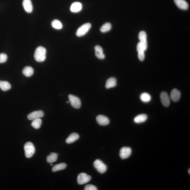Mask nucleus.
<instances>
[{"mask_svg": "<svg viewBox=\"0 0 190 190\" xmlns=\"http://www.w3.org/2000/svg\"><path fill=\"white\" fill-rule=\"evenodd\" d=\"M67 167V165L65 163H61L57 164L53 166L52 169L53 172H56L60 170H64Z\"/></svg>", "mask_w": 190, "mask_h": 190, "instance_id": "obj_23", "label": "nucleus"}, {"mask_svg": "<svg viewBox=\"0 0 190 190\" xmlns=\"http://www.w3.org/2000/svg\"><path fill=\"white\" fill-rule=\"evenodd\" d=\"M58 155L57 153L52 152L47 157V161L48 163H53L57 161Z\"/></svg>", "mask_w": 190, "mask_h": 190, "instance_id": "obj_22", "label": "nucleus"}, {"mask_svg": "<svg viewBox=\"0 0 190 190\" xmlns=\"http://www.w3.org/2000/svg\"><path fill=\"white\" fill-rule=\"evenodd\" d=\"M138 58L141 61H143L144 60L145 55L144 52H141L138 53Z\"/></svg>", "mask_w": 190, "mask_h": 190, "instance_id": "obj_31", "label": "nucleus"}, {"mask_svg": "<svg viewBox=\"0 0 190 190\" xmlns=\"http://www.w3.org/2000/svg\"><path fill=\"white\" fill-rule=\"evenodd\" d=\"M116 80L115 77H111L108 79L105 85L107 89L116 87Z\"/></svg>", "mask_w": 190, "mask_h": 190, "instance_id": "obj_16", "label": "nucleus"}, {"mask_svg": "<svg viewBox=\"0 0 190 190\" xmlns=\"http://www.w3.org/2000/svg\"><path fill=\"white\" fill-rule=\"evenodd\" d=\"M175 3L180 9L186 10L188 8V4L185 0H174Z\"/></svg>", "mask_w": 190, "mask_h": 190, "instance_id": "obj_12", "label": "nucleus"}, {"mask_svg": "<svg viewBox=\"0 0 190 190\" xmlns=\"http://www.w3.org/2000/svg\"><path fill=\"white\" fill-rule=\"evenodd\" d=\"M151 96L150 95L147 93H143L140 96V99L142 102L144 103H148L151 100Z\"/></svg>", "mask_w": 190, "mask_h": 190, "instance_id": "obj_25", "label": "nucleus"}, {"mask_svg": "<svg viewBox=\"0 0 190 190\" xmlns=\"http://www.w3.org/2000/svg\"><path fill=\"white\" fill-rule=\"evenodd\" d=\"M0 88L4 91H7L11 88L10 84L7 81L0 80Z\"/></svg>", "mask_w": 190, "mask_h": 190, "instance_id": "obj_21", "label": "nucleus"}, {"mask_svg": "<svg viewBox=\"0 0 190 190\" xmlns=\"http://www.w3.org/2000/svg\"><path fill=\"white\" fill-rule=\"evenodd\" d=\"M46 50L42 46L38 47L36 49L34 53V58L37 61H44L46 58Z\"/></svg>", "mask_w": 190, "mask_h": 190, "instance_id": "obj_1", "label": "nucleus"}, {"mask_svg": "<svg viewBox=\"0 0 190 190\" xmlns=\"http://www.w3.org/2000/svg\"><path fill=\"white\" fill-rule=\"evenodd\" d=\"M23 5L26 12L29 13L32 12L33 6L31 0H23Z\"/></svg>", "mask_w": 190, "mask_h": 190, "instance_id": "obj_11", "label": "nucleus"}, {"mask_svg": "<svg viewBox=\"0 0 190 190\" xmlns=\"http://www.w3.org/2000/svg\"><path fill=\"white\" fill-rule=\"evenodd\" d=\"M96 120L99 125L102 126H105L108 125L110 123L109 119L107 116L102 115H99L97 116Z\"/></svg>", "mask_w": 190, "mask_h": 190, "instance_id": "obj_10", "label": "nucleus"}, {"mask_svg": "<svg viewBox=\"0 0 190 190\" xmlns=\"http://www.w3.org/2000/svg\"><path fill=\"white\" fill-rule=\"evenodd\" d=\"M91 179V176L86 173H81L77 176V182L79 185H83L89 182Z\"/></svg>", "mask_w": 190, "mask_h": 190, "instance_id": "obj_6", "label": "nucleus"}, {"mask_svg": "<svg viewBox=\"0 0 190 190\" xmlns=\"http://www.w3.org/2000/svg\"><path fill=\"white\" fill-rule=\"evenodd\" d=\"M69 101L72 106L75 109H79L81 107V102L78 97L73 95H69Z\"/></svg>", "mask_w": 190, "mask_h": 190, "instance_id": "obj_5", "label": "nucleus"}, {"mask_svg": "<svg viewBox=\"0 0 190 190\" xmlns=\"http://www.w3.org/2000/svg\"><path fill=\"white\" fill-rule=\"evenodd\" d=\"M147 118L148 116L146 114H139L134 119V122L136 123H141L146 121Z\"/></svg>", "mask_w": 190, "mask_h": 190, "instance_id": "obj_18", "label": "nucleus"}, {"mask_svg": "<svg viewBox=\"0 0 190 190\" xmlns=\"http://www.w3.org/2000/svg\"><path fill=\"white\" fill-rule=\"evenodd\" d=\"M85 190H98L97 188L94 185H86L84 188Z\"/></svg>", "mask_w": 190, "mask_h": 190, "instance_id": "obj_30", "label": "nucleus"}, {"mask_svg": "<svg viewBox=\"0 0 190 190\" xmlns=\"http://www.w3.org/2000/svg\"><path fill=\"white\" fill-rule=\"evenodd\" d=\"M91 27V25L90 23H85L79 28L76 32L77 36H83L87 33Z\"/></svg>", "mask_w": 190, "mask_h": 190, "instance_id": "obj_4", "label": "nucleus"}, {"mask_svg": "<svg viewBox=\"0 0 190 190\" xmlns=\"http://www.w3.org/2000/svg\"><path fill=\"white\" fill-rule=\"evenodd\" d=\"M79 136L78 134L76 133H73L69 136L66 140V142L68 144H71L77 140L79 139Z\"/></svg>", "mask_w": 190, "mask_h": 190, "instance_id": "obj_19", "label": "nucleus"}, {"mask_svg": "<svg viewBox=\"0 0 190 190\" xmlns=\"http://www.w3.org/2000/svg\"><path fill=\"white\" fill-rule=\"evenodd\" d=\"M146 49L141 42H139L138 43L137 46V50L138 53L144 52L146 50Z\"/></svg>", "mask_w": 190, "mask_h": 190, "instance_id": "obj_28", "label": "nucleus"}, {"mask_svg": "<svg viewBox=\"0 0 190 190\" xmlns=\"http://www.w3.org/2000/svg\"><path fill=\"white\" fill-rule=\"evenodd\" d=\"M44 112L42 110H38L31 112L28 115L27 117L29 120H33L36 119L43 117Z\"/></svg>", "mask_w": 190, "mask_h": 190, "instance_id": "obj_8", "label": "nucleus"}, {"mask_svg": "<svg viewBox=\"0 0 190 190\" xmlns=\"http://www.w3.org/2000/svg\"><path fill=\"white\" fill-rule=\"evenodd\" d=\"M67 103H68V101H67Z\"/></svg>", "mask_w": 190, "mask_h": 190, "instance_id": "obj_34", "label": "nucleus"}, {"mask_svg": "<svg viewBox=\"0 0 190 190\" xmlns=\"http://www.w3.org/2000/svg\"><path fill=\"white\" fill-rule=\"evenodd\" d=\"M34 72V69L31 66L25 67L22 70L23 74L28 77H31L33 74Z\"/></svg>", "mask_w": 190, "mask_h": 190, "instance_id": "obj_20", "label": "nucleus"}, {"mask_svg": "<svg viewBox=\"0 0 190 190\" xmlns=\"http://www.w3.org/2000/svg\"><path fill=\"white\" fill-rule=\"evenodd\" d=\"M95 54L96 57L100 59H103L105 57L104 54L103 53V50L102 48L99 45L95 47Z\"/></svg>", "mask_w": 190, "mask_h": 190, "instance_id": "obj_14", "label": "nucleus"}, {"mask_svg": "<svg viewBox=\"0 0 190 190\" xmlns=\"http://www.w3.org/2000/svg\"><path fill=\"white\" fill-rule=\"evenodd\" d=\"M51 25L52 26L56 29H60L62 28L61 23L57 19H55L52 21Z\"/></svg>", "mask_w": 190, "mask_h": 190, "instance_id": "obj_27", "label": "nucleus"}, {"mask_svg": "<svg viewBox=\"0 0 190 190\" xmlns=\"http://www.w3.org/2000/svg\"><path fill=\"white\" fill-rule=\"evenodd\" d=\"M160 99L161 103L164 106H169L170 104V99L167 93L162 92L160 95Z\"/></svg>", "mask_w": 190, "mask_h": 190, "instance_id": "obj_9", "label": "nucleus"}, {"mask_svg": "<svg viewBox=\"0 0 190 190\" xmlns=\"http://www.w3.org/2000/svg\"><path fill=\"white\" fill-rule=\"evenodd\" d=\"M42 124V120L40 118L36 119L32 121L31 126L34 129H38L40 128Z\"/></svg>", "mask_w": 190, "mask_h": 190, "instance_id": "obj_24", "label": "nucleus"}, {"mask_svg": "<svg viewBox=\"0 0 190 190\" xmlns=\"http://www.w3.org/2000/svg\"><path fill=\"white\" fill-rule=\"evenodd\" d=\"M51 165H53V164H51Z\"/></svg>", "mask_w": 190, "mask_h": 190, "instance_id": "obj_33", "label": "nucleus"}, {"mask_svg": "<svg viewBox=\"0 0 190 190\" xmlns=\"http://www.w3.org/2000/svg\"><path fill=\"white\" fill-rule=\"evenodd\" d=\"M181 97V93L178 90L174 89L172 90L170 94V98L172 100L177 102L180 100Z\"/></svg>", "mask_w": 190, "mask_h": 190, "instance_id": "obj_15", "label": "nucleus"}, {"mask_svg": "<svg viewBox=\"0 0 190 190\" xmlns=\"http://www.w3.org/2000/svg\"><path fill=\"white\" fill-rule=\"evenodd\" d=\"M132 153V150L131 148L129 147H124L121 149L120 151V156L121 158L125 159L128 158Z\"/></svg>", "mask_w": 190, "mask_h": 190, "instance_id": "obj_7", "label": "nucleus"}, {"mask_svg": "<svg viewBox=\"0 0 190 190\" xmlns=\"http://www.w3.org/2000/svg\"><path fill=\"white\" fill-rule=\"evenodd\" d=\"M8 56L5 53L0 54V63H3L7 61Z\"/></svg>", "mask_w": 190, "mask_h": 190, "instance_id": "obj_29", "label": "nucleus"}, {"mask_svg": "<svg viewBox=\"0 0 190 190\" xmlns=\"http://www.w3.org/2000/svg\"><path fill=\"white\" fill-rule=\"evenodd\" d=\"M24 149L25 156L28 158H31L35 152V148L34 144L31 142H28L25 144Z\"/></svg>", "mask_w": 190, "mask_h": 190, "instance_id": "obj_2", "label": "nucleus"}, {"mask_svg": "<svg viewBox=\"0 0 190 190\" xmlns=\"http://www.w3.org/2000/svg\"><path fill=\"white\" fill-rule=\"evenodd\" d=\"M94 167L101 174L104 173L106 171L107 166L99 159H97L94 162Z\"/></svg>", "mask_w": 190, "mask_h": 190, "instance_id": "obj_3", "label": "nucleus"}, {"mask_svg": "<svg viewBox=\"0 0 190 190\" xmlns=\"http://www.w3.org/2000/svg\"><path fill=\"white\" fill-rule=\"evenodd\" d=\"M190 169H189V170H188V173H189V174H190Z\"/></svg>", "mask_w": 190, "mask_h": 190, "instance_id": "obj_32", "label": "nucleus"}, {"mask_svg": "<svg viewBox=\"0 0 190 190\" xmlns=\"http://www.w3.org/2000/svg\"><path fill=\"white\" fill-rule=\"evenodd\" d=\"M139 38L140 41V42L143 45L146 49H147L148 44L146 32L144 31L140 32L139 34Z\"/></svg>", "mask_w": 190, "mask_h": 190, "instance_id": "obj_13", "label": "nucleus"}, {"mask_svg": "<svg viewBox=\"0 0 190 190\" xmlns=\"http://www.w3.org/2000/svg\"><path fill=\"white\" fill-rule=\"evenodd\" d=\"M112 25L110 23H106L104 24L100 29V31L102 32H105L110 31Z\"/></svg>", "mask_w": 190, "mask_h": 190, "instance_id": "obj_26", "label": "nucleus"}, {"mask_svg": "<svg viewBox=\"0 0 190 190\" xmlns=\"http://www.w3.org/2000/svg\"><path fill=\"white\" fill-rule=\"evenodd\" d=\"M82 8V4L80 2H76L72 4L70 8V10L72 12H77L81 11Z\"/></svg>", "mask_w": 190, "mask_h": 190, "instance_id": "obj_17", "label": "nucleus"}]
</instances>
